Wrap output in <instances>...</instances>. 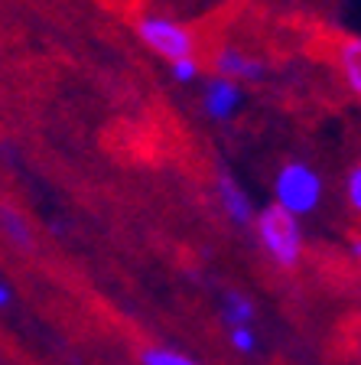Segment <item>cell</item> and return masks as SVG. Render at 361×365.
I'll return each mask as SVG.
<instances>
[{
  "label": "cell",
  "mask_w": 361,
  "mask_h": 365,
  "mask_svg": "<svg viewBox=\"0 0 361 365\" xmlns=\"http://www.w3.org/2000/svg\"><path fill=\"white\" fill-rule=\"evenodd\" d=\"M251 228H254L261 251L277 271H296L303 264L306 238H303V225L296 215H290L277 202H271L267 209H257V219Z\"/></svg>",
  "instance_id": "6da1fadb"
},
{
  "label": "cell",
  "mask_w": 361,
  "mask_h": 365,
  "mask_svg": "<svg viewBox=\"0 0 361 365\" xmlns=\"http://www.w3.org/2000/svg\"><path fill=\"white\" fill-rule=\"evenodd\" d=\"M134 33L150 53L166 62H179L189 56H199V39L186 23L173 20L166 14H140L134 20Z\"/></svg>",
  "instance_id": "7a4b0ae2"
},
{
  "label": "cell",
  "mask_w": 361,
  "mask_h": 365,
  "mask_svg": "<svg viewBox=\"0 0 361 365\" xmlns=\"http://www.w3.org/2000/svg\"><path fill=\"white\" fill-rule=\"evenodd\" d=\"M323 176L309 163H300V160H290L277 170V180H273V202L280 209H286L290 215L303 219V215H313L323 202Z\"/></svg>",
  "instance_id": "3957f363"
},
{
  "label": "cell",
  "mask_w": 361,
  "mask_h": 365,
  "mask_svg": "<svg viewBox=\"0 0 361 365\" xmlns=\"http://www.w3.org/2000/svg\"><path fill=\"white\" fill-rule=\"evenodd\" d=\"M0 238L7 248H14L16 255H36L39 238L33 222L26 219L23 209H16L14 202H0Z\"/></svg>",
  "instance_id": "277c9868"
},
{
  "label": "cell",
  "mask_w": 361,
  "mask_h": 365,
  "mask_svg": "<svg viewBox=\"0 0 361 365\" xmlns=\"http://www.w3.org/2000/svg\"><path fill=\"white\" fill-rule=\"evenodd\" d=\"M215 192H219V202L221 209H225V215L234 222L238 228H251L257 219V209L254 202L248 199V192L238 186V180H234L228 170H219V176H215Z\"/></svg>",
  "instance_id": "5b68a950"
},
{
  "label": "cell",
  "mask_w": 361,
  "mask_h": 365,
  "mask_svg": "<svg viewBox=\"0 0 361 365\" xmlns=\"http://www.w3.org/2000/svg\"><path fill=\"white\" fill-rule=\"evenodd\" d=\"M211 76L231 78V82H261L263 66L251 56H244L234 46H219L211 53Z\"/></svg>",
  "instance_id": "8992f818"
},
{
  "label": "cell",
  "mask_w": 361,
  "mask_h": 365,
  "mask_svg": "<svg viewBox=\"0 0 361 365\" xmlns=\"http://www.w3.org/2000/svg\"><path fill=\"white\" fill-rule=\"evenodd\" d=\"M238 101H241V85L231 82V78H221V76H209L202 88V108L209 118L215 121H228L234 118L238 111Z\"/></svg>",
  "instance_id": "52a82bcc"
},
{
  "label": "cell",
  "mask_w": 361,
  "mask_h": 365,
  "mask_svg": "<svg viewBox=\"0 0 361 365\" xmlns=\"http://www.w3.org/2000/svg\"><path fill=\"white\" fill-rule=\"evenodd\" d=\"M332 59L342 76V85L361 98V36H335L332 43Z\"/></svg>",
  "instance_id": "ba28073f"
},
{
  "label": "cell",
  "mask_w": 361,
  "mask_h": 365,
  "mask_svg": "<svg viewBox=\"0 0 361 365\" xmlns=\"http://www.w3.org/2000/svg\"><path fill=\"white\" fill-rule=\"evenodd\" d=\"M221 327H257V307L244 290H225L219 307Z\"/></svg>",
  "instance_id": "9c48e42d"
},
{
  "label": "cell",
  "mask_w": 361,
  "mask_h": 365,
  "mask_svg": "<svg viewBox=\"0 0 361 365\" xmlns=\"http://www.w3.org/2000/svg\"><path fill=\"white\" fill-rule=\"evenodd\" d=\"M137 365H202V362L182 349H173V346L147 342V346H140V352H137Z\"/></svg>",
  "instance_id": "30bf717a"
},
{
  "label": "cell",
  "mask_w": 361,
  "mask_h": 365,
  "mask_svg": "<svg viewBox=\"0 0 361 365\" xmlns=\"http://www.w3.org/2000/svg\"><path fill=\"white\" fill-rule=\"evenodd\" d=\"M225 339L238 356L254 359L261 352V336H257V327H225Z\"/></svg>",
  "instance_id": "8fae6325"
},
{
  "label": "cell",
  "mask_w": 361,
  "mask_h": 365,
  "mask_svg": "<svg viewBox=\"0 0 361 365\" xmlns=\"http://www.w3.org/2000/svg\"><path fill=\"white\" fill-rule=\"evenodd\" d=\"M169 76L176 78L179 85H189L196 82L202 76V59L199 56H189V59H179V62H169Z\"/></svg>",
  "instance_id": "7c38bea8"
},
{
  "label": "cell",
  "mask_w": 361,
  "mask_h": 365,
  "mask_svg": "<svg viewBox=\"0 0 361 365\" xmlns=\"http://www.w3.org/2000/svg\"><path fill=\"white\" fill-rule=\"evenodd\" d=\"M345 202L361 219V163H355V167L345 173Z\"/></svg>",
  "instance_id": "4fadbf2b"
},
{
  "label": "cell",
  "mask_w": 361,
  "mask_h": 365,
  "mask_svg": "<svg viewBox=\"0 0 361 365\" xmlns=\"http://www.w3.org/2000/svg\"><path fill=\"white\" fill-rule=\"evenodd\" d=\"M14 304H16V297H14V284L0 277V313H7Z\"/></svg>",
  "instance_id": "5bb4252c"
},
{
  "label": "cell",
  "mask_w": 361,
  "mask_h": 365,
  "mask_svg": "<svg viewBox=\"0 0 361 365\" xmlns=\"http://www.w3.org/2000/svg\"><path fill=\"white\" fill-rule=\"evenodd\" d=\"M348 258H352L355 264H361V235H355L352 242H348Z\"/></svg>",
  "instance_id": "9a60e30c"
}]
</instances>
